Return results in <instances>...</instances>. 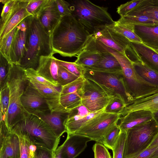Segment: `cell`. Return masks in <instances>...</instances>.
<instances>
[{
  "label": "cell",
  "instance_id": "1",
  "mask_svg": "<svg viewBox=\"0 0 158 158\" xmlns=\"http://www.w3.org/2000/svg\"><path fill=\"white\" fill-rule=\"evenodd\" d=\"M91 35L72 15L62 17L50 36L53 53L77 57Z\"/></svg>",
  "mask_w": 158,
  "mask_h": 158
},
{
  "label": "cell",
  "instance_id": "2",
  "mask_svg": "<svg viewBox=\"0 0 158 158\" xmlns=\"http://www.w3.org/2000/svg\"><path fill=\"white\" fill-rule=\"evenodd\" d=\"M26 52L20 66L23 69H37L40 57L53 55L50 35L46 33L38 19L28 17L26 33Z\"/></svg>",
  "mask_w": 158,
  "mask_h": 158
},
{
  "label": "cell",
  "instance_id": "3",
  "mask_svg": "<svg viewBox=\"0 0 158 158\" xmlns=\"http://www.w3.org/2000/svg\"><path fill=\"white\" fill-rule=\"evenodd\" d=\"M10 132L17 135H28L37 147L48 149L55 158L60 138L56 136L38 116L23 112L20 119L12 127Z\"/></svg>",
  "mask_w": 158,
  "mask_h": 158
},
{
  "label": "cell",
  "instance_id": "4",
  "mask_svg": "<svg viewBox=\"0 0 158 158\" xmlns=\"http://www.w3.org/2000/svg\"><path fill=\"white\" fill-rule=\"evenodd\" d=\"M71 3L72 15L90 35L98 29L114 22L107 7L98 6L88 0L73 1Z\"/></svg>",
  "mask_w": 158,
  "mask_h": 158
},
{
  "label": "cell",
  "instance_id": "5",
  "mask_svg": "<svg viewBox=\"0 0 158 158\" xmlns=\"http://www.w3.org/2000/svg\"><path fill=\"white\" fill-rule=\"evenodd\" d=\"M24 70L20 65L10 64L7 81L10 90L9 104L5 122L10 131L23 112L20 99L28 82L24 77Z\"/></svg>",
  "mask_w": 158,
  "mask_h": 158
},
{
  "label": "cell",
  "instance_id": "6",
  "mask_svg": "<svg viewBox=\"0 0 158 158\" xmlns=\"http://www.w3.org/2000/svg\"><path fill=\"white\" fill-rule=\"evenodd\" d=\"M107 51L117 59L121 67L122 74L128 89L135 100L158 92V87L145 81L137 73L132 62L124 55L110 48Z\"/></svg>",
  "mask_w": 158,
  "mask_h": 158
},
{
  "label": "cell",
  "instance_id": "7",
  "mask_svg": "<svg viewBox=\"0 0 158 158\" xmlns=\"http://www.w3.org/2000/svg\"><path fill=\"white\" fill-rule=\"evenodd\" d=\"M83 76L98 85L110 97L120 99L127 106L135 100L128 89L122 73L103 72L85 68Z\"/></svg>",
  "mask_w": 158,
  "mask_h": 158
},
{
  "label": "cell",
  "instance_id": "8",
  "mask_svg": "<svg viewBox=\"0 0 158 158\" xmlns=\"http://www.w3.org/2000/svg\"><path fill=\"white\" fill-rule=\"evenodd\" d=\"M123 158L147 148L158 133V124L153 118L127 131Z\"/></svg>",
  "mask_w": 158,
  "mask_h": 158
},
{
  "label": "cell",
  "instance_id": "9",
  "mask_svg": "<svg viewBox=\"0 0 158 158\" xmlns=\"http://www.w3.org/2000/svg\"><path fill=\"white\" fill-rule=\"evenodd\" d=\"M121 117L119 114H110L104 111L93 118L74 133L101 143L105 136L117 124Z\"/></svg>",
  "mask_w": 158,
  "mask_h": 158
},
{
  "label": "cell",
  "instance_id": "10",
  "mask_svg": "<svg viewBox=\"0 0 158 158\" xmlns=\"http://www.w3.org/2000/svg\"><path fill=\"white\" fill-rule=\"evenodd\" d=\"M78 91L81 97L82 105L91 112L104 109L112 98L98 85L86 78Z\"/></svg>",
  "mask_w": 158,
  "mask_h": 158
},
{
  "label": "cell",
  "instance_id": "11",
  "mask_svg": "<svg viewBox=\"0 0 158 158\" xmlns=\"http://www.w3.org/2000/svg\"><path fill=\"white\" fill-rule=\"evenodd\" d=\"M20 101L23 112L38 115L50 111L46 99L28 81Z\"/></svg>",
  "mask_w": 158,
  "mask_h": 158
},
{
  "label": "cell",
  "instance_id": "12",
  "mask_svg": "<svg viewBox=\"0 0 158 158\" xmlns=\"http://www.w3.org/2000/svg\"><path fill=\"white\" fill-rule=\"evenodd\" d=\"M91 141L89 137L80 134H67L64 142L57 148L55 158H75L85 150L87 143Z\"/></svg>",
  "mask_w": 158,
  "mask_h": 158
},
{
  "label": "cell",
  "instance_id": "13",
  "mask_svg": "<svg viewBox=\"0 0 158 158\" xmlns=\"http://www.w3.org/2000/svg\"><path fill=\"white\" fill-rule=\"evenodd\" d=\"M107 52L102 44L92 35L75 62L84 67H91L99 61Z\"/></svg>",
  "mask_w": 158,
  "mask_h": 158
},
{
  "label": "cell",
  "instance_id": "14",
  "mask_svg": "<svg viewBox=\"0 0 158 158\" xmlns=\"http://www.w3.org/2000/svg\"><path fill=\"white\" fill-rule=\"evenodd\" d=\"M93 35L97 40L106 46L126 55L130 42L122 35L106 27L98 29Z\"/></svg>",
  "mask_w": 158,
  "mask_h": 158
},
{
  "label": "cell",
  "instance_id": "15",
  "mask_svg": "<svg viewBox=\"0 0 158 158\" xmlns=\"http://www.w3.org/2000/svg\"><path fill=\"white\" fill-rule=\"evenodd\" d=\"M46 100L51 112L69 113L71 110L82 105L81 97L78 91L60 94Z\"/></svg>",
  "mask_w": 158,
  "mask_h": 158
},
{
  "label": "cell",
  "instance_id": "16",
  "mask_svg": "<svg viewBox=\"0 0 158 158\" xmlns=\"http://www.w3.org/2000/svg\"><path fill=\"white\" fill-rule=\"evenodd\" d=\"M36 17L46 33L51 36L61 18L55 0H47Z\"/></svg>",
  "mask_w": 158,
  "mask_h": 158
},
{
  "label": "cell",
  "instance_id": "17",
  "mask_svg": "<svg viewBox=\"0 0 158 158\" xmlns=\"http://www.w3.org/2000/svg\"><path fill=\"white\" fill-rule=\"evenodd\" d=\"M29 0H18L12 14L0 26V40L16 27L24 19L31 15L26 9Z\"/></svg>",
  "mask_w": 158,
  "mask_h": 158
},
{
  "label": "cell",
  "instance_id": "18",
  "mask_svg": "<svg viewBox=\"0 0 158 158\" xmlns=\"http://www.w3.org/2000/svg\"><path fill=\"white\" fill-rule=\"evenodd\" d=\"M130 48L135 58L158 72V54L142 43L130 42Z\"/></svg>",
  "mask_w": 158,
  "mask_h": 158
},
{
  "label": "cell",
  "instance_id": "19",
  "mask_svg": "<svg viewBox=\"0 0 158 158\" xmlns=\"http://www.w3.org/2000/svg\"><path fill=\"white\" fill-rule=\"evenodd\" d=\"M38 74L60 87L58 83V65L53 55L41 56L36 69Z\"/></svg>",
  "mask_w": 158,
  "mask_h": 158
},
{
  "label": "cell",
  "instance_id": "20",
  "mask_svg": "<svg viewBox=\"0 0 158 158\" xmlns=\"http://www.w3.org/2000/svg\"><path fill=\"white\" fill-rule=\"evenodd\" d=\"M153 118L152 112L150 110H136L121 117L118 126L121 131H127Z\"/></svg>",
  "mask_w": 158,
  "mask_h": 158
},
{
  "label": "cell",
  "instance_id": "21",
  "mask_svg": "<svg viewBox=\"0 0 158 158\" xmlns=\"http://www.w3.org/2000/svg\"><path fill=\"white\" fill-rule=\"evenodd\" d=\"M26 31L17 27L10 49L11 64L20 65L22 60L25 56L27 51Z\"/></svg>",
  "mask_w": 158,
  "mask_h": 158
},
{
  "label": "cell",
  "instance_id": "22",
  "mask_svg": "<svg viewBox=\"0 0 158 158\" xmlns=\"http://www.w3.org/2000/svg\"><path fill=\"white\" fill-rule=\"evenodd\" d=\"M68 114L50 111L37 116L44 121L56 136L60 138L64 133L66 132L64 122Z\"/></svg>",
  "mask_w": 158,
  "mask_h": 158
},
{
  "label": "cell",
  "instance_id": "23",
  "mask_svg": "<svg viewBox=\"0 0 158 158\" xmlns=\"http://www.w3.org/2000/svg\"><path fill=\"white\" fill-rule=\"evenodd\" d=\"M133 29L143 44L158 54V25H135Z\"/></svg>",
  "mask_w": 158,
  "mask_h": 158
},
{
  "label": "cell",
  "instance_id": "24",
  "mask_svg": "<svg viewBox=\"0 0 158 158\" xmlns=\"http://www.w3.org/2000/svg\"><path fill=\"white\" fill-rule=\"evenodd\" d=\"M142 110H150L152 112L158 110V92L134 100L127 106L119 114L121 117L123 116L130 112Z\"/></svg>",
  "mask_w": 158,
  "mask_h": 158
},
{
  "label": "cell",
  "instance_id": "25",
  "mask_svg": "<svg viewBox=\"0 0 158 158\" xmlns=\"http://www.w3.org/2000/svg\"><path fill=\"white\" fill-rule=\"evenodd\" d=\"M85 68L103 72L122 73L121 66L116 58L107 51L101 59L94 65Z\"/></svg>",
  "mask_w": 158,
  "mask_h": 158
},
{
  "label": "cell",
  "instance_id": "26",
  "mask_svg": "<svg viewBox=\"0 0 158 158\" xmlns=\"http://www.w3.org/2000/svg\"><path fill=\"white\" fill-rule=\"evenodd\" d=\"M19 136L10 132L0 148V158H20Z\"/></svg>",
  "mask_w": 158,
  "mask_h": 158
},
{
  "label": "cell",
  "instance_id": "27",
  "mask_svg": "<svg viewBox=\"0 0 158 158\" xmlns=\"http://www.w3.org/2000/svg\"><path fill=\"white\" fill-rule=\"evenodd\" d=\"M126 15H144L158 22V0H143Z\"/></svg>",
  "mask_w": 158,
  "mask_h": 158
},
{
  "label": "cell",
  "instance_id": "28",
  "mask_svg": "<svg viewBox=\"0 0 158 158\" xmlns=\"http://www.w3.org/2000/svg\"><path fill=\"white\" fill-rule=\"evenodd\" d=\"M106 27L123 36L130 42L143 44L141 39L134 31V27L121 23L118 21H114L112 24Z\"/></svg>",
  "mask_w": 158,
  "mask_h": 158
},
{
  "label": "cell",
  "instance_id": "29",
  "mask_svg": "<svg viewBox=\"0 0 158 158\" xmlns=\"http://www.w3.org/2000/svg\"><path fill=\"white\" fill-rule=\"evenodd\" d=\"M138 75L148 83L158 87V72L148 67L142 62H133Z\"/></svg>",
  "mask_w": 158,
  "mask_h": 158
},
{
  "label": "cell",
  "instance_id": "30",
  "mask_svg": "<svg viewBox=\"0 0 158 158\" xmlns=\"http://www.w3.org/2000/svg\"><path fill=\"white\" fill-rule=\"evenodd\" d=\"M104 108L97 111L91 112L87 116L78 119L71 120L67 119L66 118L64 122L66 133L67 134L74 133L93 118L104 111Z\"/></svg>",
  "mask_w": 158,
  "mask_h": 158
},
{
  "label": "cell",
  "instance_id": "31",
  "mask_svg": "<svg viewBox=\"0 0 158 158\" xmlns=\"http://www.w3.org/2000/svg\"><path fill=\"white\" fill-rule=\"evenodd\" d=\"M120 23L131 27L135 25H158V22L144 15H126L118 20Z\"/></svg>",
  "mask_w": 158,
  "mask_h": 158
},
{
  "label": "cell",
  "instance_id": "32",
  "mask_svg": "<svg viewBox=\"0 0 158 158\" xmlns=\"http://www.w3.org/2000/svg\"><path fill=\"white\" fill-rule=\"evenodd\" d=\"M20 141V158H35L36 146L28 136L26 135H17Z\"/></svg>",
  "mask_w": 158,
  "mask_h": 158
},
{
  "label": "cell",
  "instance_id": "33",
  "mask_svg": "<svg viewBox=\"0 0 158 158\" xmlns=\"http://www.w3.org/2000/svg\"><path fill=\"white\" fill-rule=\"evenodd\" d=\"M10 101V90L7 83L0 89V121L6 120Z\"/></svg>",
  "mask_w": 158,
  "mask_h": 158
},
{
  "label": "cell",
  "instance_id": "34",
  "mask_svg": "<svg viewBox=\"0 0 158 158\" xmlns=\"http://www.w3.org/2000/svg\"><path fill=\"white\" fill-rule=\"evenodd\" d=\"M46 99H49L60 94V89L57 88L40 83L35 81H28Z\"/></svg>",
  "mask_w": 158,
  "mask_h": 158
},
{
  "label": "cell",
  "instance_id": "35",
  "mask_svg": "<svg viewBox=\"0 0 158 158\" xmlns=\"http://www.w3.org/2000/svg\"><path fill=\"white\" fill-rule=\"evenodd\" d=\"M17 29L15 28L11 31L0 40V53L11 64L10 52L12 40Z\"/></svg>",
  "mask_w": 158,
  "mask_h": 158
},
{
  "label": "cell",
  "instance_id": "36",
  "mask_svg": "<svg viewBox=\"0 0 158 158\" xmlns=\"http://www.w3.org/2000/svg\"><path fill=\"white\" fill-rule=\"evenodd\" d=\"M120 132L118 125H116L105 136L101 143L112 150L118 139Z\"/></svg>",
  "mask_w": 158,
  "mask_h": 158
},
{
  "label": "cell",
  "instance_id": "37",
  "mask_svg": "<svg viewBox=\"0 0 158 158\" xmlns=\"http://www.w3.org/2000/svg\"><path fill=\"white\" fill-rule=\"evenodd\" d=\"M24 77L28 81H34L57 88L59 87L55 84L39 75L36 70L30 68L25 69Z\"/></svg>",
  "mask_w": 158,
  "mask_h": 158
},
{
  "label": "cell",
  "instance_id": "38",
  "mask_svg": "<svg viewBox=\"0 0 158 158\" xmlns=\"http://www.w3.org/2000/svg\"><path fill=\"white\" fill-rule=\"evenodd\" d=\"M58 65V83L60 87L67 85L79 77L63 67Z\"/></svg>",
  "mask_w": 158,
  "mask_h": 158
},
{
  "label": "cell",
  "instance_id": "39",
  "mask_svg": "<svg viewBox=\"0 0 158 158\" xmlns=\"http://www.w3.org/2000/svg\"><path fill=\"white\" fill-rule=\"evenodd\" d=\"M85 80L84 76L80 77L67 85L61 87L60 94H66L78 91L82 87Z\"/></svg>",
  "mask_w": 158,
  "mask_h": 158
},
{
  "label": "cell",
  "instance_id": "40",
  "mask_svg": "<svg viewBox=\"0 0 158 158\" xmlns=\"http://www.w3.org/2000/svg\"><path fill=\"white\" fill-rule=\"evenodd\" d=\"M126 106L120 99L113 97L105 108L104 111L110 114H119Z\"/></svg>",
  "mask_w": 158,
  "mask_h": 158
},
{
  "label": "cell",
  "instance_id": "41",
  "mask_svg": "<svg viewBox=\"0 0 158 158\" xmlns=\"http://www.w3.org/2000/svg\"><path fill=\"white\" fill-rule=\"evenodd\" d=\"M58 64L63 67L69 71L79 77L83 76L85 68L80 65L73 62L66 61L56 59Z\"/></svg>",
  "mask_w": 158,
  "mask_h": 158
},
{
  "label": "cell",
  "instance_id": "42",
  "mask_svg": "<svg viewBox=\"0 0 158 158\" xmlns=\"http://www.w3.org/2000/svg\"><path fill=\"white\" fill-rule=\"evenodd\" d=\"M127 136L126 131L120 132L117 142L112 150L113 158H123Z\"/></svg>",
  "mask_w": 158,
  "mask_h": 158
},
{
  "label": "cell",
  "instance_id": "43",
  "mask_svg": "<svg viewBox=\"0 0 158 158\" xmlns=\"http://www.w3.org/2000/svg\"><path fill=\"white\" fill-rule=\"evenodd\" d=\"M10 64L0 53V86L2 88L6 83Z\"/></svg>",
  "mask_w": 158,
  "mask_h": 158
},
{
  "label": "cell",
  "instance_id": "44",
  "mask_svg": "<svg viewBox=\"0 0 158 158\" xmlns=\"http://www.w3.org/2000/svg\"><path fill=\"white\" fill-rule=\"evenodd\" d=\"M17 0H7L4 4L1 14L0 26L5 22L12 14L17 3Z\"/></svg>",
  "mask_w": 158,
  "mask_h": 158
},
{
  "label": "cell",
  "instance_id": "45",
  "mask_svg": "<svg viewBox=\"0 0 158 158\" xmlns=\"http://www.w3.org/2000/svg\"><path fill=\"white\" fill-rule=\"evenodd\" d=\"M90 113L85 107L81 105L71 110L68 114L67 119H78L87 116Z\"/></svg>",
  "mask_w": 158,
  "mask_h": 158
},
{
  "label": "cell",
  "instance_id": "46",
  "mask_svg": "<svg viewBox=\"0 0 158 158\" xmlns=\"http://www.w3.org/2000/svg\"><path fill=\"white\" fill-rule=\"evenodd\" d=\"M143 0H133L121 4L117 8V12L120 17L126 15L130 12L142 2Z\"/></svg>",
  "mask_w": 158,
  "mask_h": 158
},
{
  "label": "cell",
  "instance_id": "47",
  "mask_svg": "<svg viewBox=\"0 0 158 158\" xmlns=\"http://www.w3.org/2000/svg\"><path fill=\"white\" fill-rule=\"evenodd\" d=\"M47 0H29L27 6V11L31 15L36 17Z\"/></svg>",
  "mask_w": 158,
  "mask_h": 158
},
{
  "label": "cell",
  "instance_id": "48",
  "mask_svg": "<svg viewBox=\"0 0 158 158\" xmlns=\"http://www.w3.org/2000/svg\"><path fill=\"white\" fill-rule=\"evenodd\" d=\"M92 149L94 158H112L107 148L102 143L96 142Z\"/></svg>",
  "mask_w": 158,
  "mask_h": 158
},
{
  "label": "cell",
  "instance_id": "49",
  "mask_svg": "<svg viewBox=\"0 0 158 158\" xmlns=\"http://www.w3.org/2000/svg\"><path fill=\"white\" fill-rule=\"evenodd\" d=\"M58 9L61 17L72 15L70 4L64 0H55Z\"/></svg>",
  "mask_w": 158,
  "mask_h": 158
},
{
  "label": "cell",
  "instance_id": "50",
  "mask_svg": "<svg viewBox=\"0 0 158 158\" xmlns=\"http://www.w3.org/2000/svg\"><path fill=\"white\" fill-rule=\"evenodd\" d=\"M35 158H54L52 153L48 149L37 147L35 152Z\"/></svg>",
  "mask_w": 158,
  "mask_h": 158
},
{
  "label": "cell",
  "instance_id": "51",
  "mask_svg": "<svg viewBox=\"0 0 158 158\" xmlns=\"http://www.w3.org/2000/svg\"><path fill=\"white\" fill-rule=\"evenodd\" d=\"M157 147L152 148H147L140 152L129 156L125 158H149L154 152Z\"/></svg>",
  "mask_w": 158,
  "mask_h": 158
},
{
  "label": "cell",
  "instance_id": "52",
  "mask_svg": "<svg viewBox=\"0 0 158 158\" xmlns=\"http://www.w3.org/2000/svg\"><path fill=\"white\" fill-rule=\"evenodd\" d=\"M0 146H1L3 143L6 137L10 132V131L7 127L4 121H0Z\"/></svg>",
  "mask_w": 158,
  "mask_h": 158
},
{
  "label": "cell",
  "instance_id": "53",
  "mask_svg": "<svg viewBox=\"0 0 158 158\" xmlns=\"http://www.w3.org/2000/svg\"><path fill=\"white\" fill-rule=\"evenodd\" d=\"M157 146H158V133L147 148H152Z\"/></svg>",
  "mask_w": 158,
  "mask_h": 158
},
{
  "label": "cell",
  "instance_id": "54",
  "mask_svg": "<svg viewBox=\"0 0 158 158\" xmlns=\"http://www.w3.org/2000/svg\"><path fill=\"white\" fill-rule=\"evenodd\" d=\"M149 158H158V146Z\"/></svg>",
  "mask_w": 158,
  "mask_h": 158
},
{
  "label": "cell",
  "instance_id": "55",
  "mask_svg": "<svg viewBox=\"0 0 158 158\" xmlns=\"http://www.w3.org/2000/svg\"><path fill=\"white\" fill-rule=\"evenodd\" d=\"M153 118L158 124V110L152 112Z\"/></svg>",
  "mask_w": 158,
  "mask_h": 158
},
{
  "label": "cell",
  "instance_id": "56",
  "mask_svg": "<svg viewBox=\"0 0 158 158\" xmlns=\"http://www.w3.org/2000/svg\"><path fill=\"white\" fill-rule=\"evenodd\" d=\"M57 158V157H56V158Z\"/></svg>",
  "mask_w": 158,
  "mask_h": 158
}]
</instances>
